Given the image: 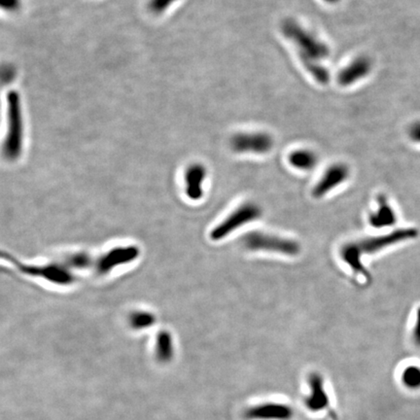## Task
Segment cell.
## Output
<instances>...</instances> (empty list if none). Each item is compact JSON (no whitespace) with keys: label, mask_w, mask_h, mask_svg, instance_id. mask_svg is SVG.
<instances>
[{"label":"cell","mask_w":420,"mask_h":420,"mask_svg":"<svg viewBox=\"0 0 420 420\" xmlns=\"http://www.w3.org/2000/svg\"><path fill=\"white\" fill-rule=\"evenodd\" d=\"M417 234H419V232L414 228H407V229L396 230V231L383 234V236L368 237V239L352 241V243L345 244L341 248V257L356 274L370 279L369 272L363 265V256L372 255V254L379 252L394 244L414 239Z\"/></svg>","instance_id":"cell-1"},{"label":"cell","mask_w":420,"mask_h":420,"mask_svg":"<svg viewBox=\"0 0 420 420\" xmlns=\"http://www.w3.org/2000/svg\"><path fill=\"white\" fill-rule=\"evenodd\" d=\"M23 121L22 104L18 92L7 94V132L2 146V153L6 160H18L23 152Z\"/></svg>","instance_id":"cell-2"},{"label":"cell","mask_w":420,"mask_h":420,"mask_svg":"<svg viewBox=\"0 0 420 420\" xmlns=\"http://www.w3.org/2000/svg\"><path fill=\"white\" fill-rule=\"evenodd\" d=\"M282 33L293 42L298 49L299 57L303 61H321L330 56L328 45L318 39L296 21L286 19L281 25Z\"/></svg>","instance_id":"cell-3"},{"label":"cell","mask_w":420,"mask_h":420,"mask_svg":"<svg viewBox=\"0 0 420 420\" xmlns=\"http://www.w3.org/2000/svg\"><path fill=\"white\" fill-rule=\"evenodd\" d=\"M243 243L251 251H266L286 256H296L301 252L298 241L262 232H249L243 237Z\"/></svg>","instance_id":"cell-4"},{"label":"cell","mask_w":420,"mask_h":420,"mask_svg":"<svg viewBox=\"0 0 420 420\" xmlns=\"http://www.w3.org/2000/svg\"><path fill=\"white\" fill-rule=\"evenodd\" d=\"M261 216H262V208L260 206L254 203H244L232 211L231 214L227 216L211 231L210 239L214 241H221L239 228L259 219Z\"/></svg>","instance_id":"cell-5"},{"label":"cell","mask_w":420,"mask_h":420,"mask_svg":"<svg viewBox=\"0 0 420 420\" xmlns=\"http://www.w3.org/2000/svg\"><path fill=\"white\" fill-rule=\"evenodd\" d=\"M0 258L9 261L12 264H15L14 266L18 268L19 270L22 272L23 274L42 277V279L59 284V286H70L74 281V277L70 270L66 269L65 266L51 264L40 267V266L21 264L18 260L12 257L9 254L2 252V251H0Z\"/></svg>","instance_id":"cell-6"},{"label":"cell","mask_w":420,"mask_h":420,"mask_svg":"<svg viewBox=\"0 0 420 420\" xmlns=\"http://www.w3.org/2000/svg\"><path fill=\"white\" fill-rule=\"evenodd\" d=\"M230 146L236 153L266 154L274 146V139L266 132H241L230 140Z\"/></svg>","instance_id":"cell-7"},{"label":"cell","mask_w":420,"mask_h":420,"mask_svg":"<svg viewBox=\"0 0 420 420\" xmlns=\"http://www.w3.org/2000/svg\"><path fill=\"white\" fill-rule=\"evenodd\" d=\"M139 248L134 246L112 248L97 260V272L99 275L108 274L115 268L134 262L139 258Z\"/></svg>","instance_id":"cell-8"},{"label":"cell","mask_w":420,"mask_h":420,"mask_svg":"<svg viewBox=\"0 0 420 420\" xmlns=\"http://www.w3.org/2000/svg\"><path fill=\"white\" fill-rule=\"evenodd\" d=\"M350 177V168L345 163H334L325 172L312 190L314 198H323Z\"/></svg>","instance_id":"cell-9"},{"label":"cell","mask_w":420,"mask_h":420,"mask_svg":"<svg viewBox=\"0 0 420 420\" xmlns=\"http://www.w3.org/2000/svg\"><path fill=\"white\" fill-rule=\"evenodd\" d=\"M293 415L290 406L280 403H266L246 412V419L251 420H290Z\"/></svg>","instance_id":"cell-10"},{"label":"cell","mask_w":420,"mask_h":420,"mask_svg":"<svg viewBox=\"0 0 420 420\" xmlns=\"http://www.w3.org/2000/svg\"><path fill=\"white\" fill-rule=\"evenodd\" d=\"M372 59L367 56H360L353 59L350 65L339 71L338 82L341 86L348 87L360 81L371 73Z\"/></svg>","instance_id":"cell-11"},{"label":"cell","mask_w":420,"mask_h":420,"mask_svg":"<svg viewBox=\"0 0 420 420\" xmlns=\"http://www.w3.org/2000/svg\"><path fill=\"white\" fill-rule=\"evenodd\" d=\"M208 170L201 163L189 166L184 174L185 193L192 201H199L203 197V183H205Z\"/></svg>","instance_id":"cell-12"},{"label":"cell","mask_w":420,"mask_h":420,"mask_svg":"<svg viewBox=\"0 0 420 420\" xmlns=\"http://www.w3.org/2000/svg\"><path fill=\"white\" fill-rule=\"evenodd\" d=\"M310 395L306 399V406L312 412H320L329 407L328 394L325 390L324 379L318 372H312L308 377Z\"/></svg>","instance_id":"cell-13"},{"label":"cell","mask_w":420,"mask_h":420,"mask_svg":"<svg viewBox=\"0 0 420 420\" xmlns=\"http://www.w3.org/2000/svg\"><path fill=\"white\" fill-rule=\"evenodd\" d=\"M377 203H379L377 210L370 215V224L377 229L393 226L397 221V217H396L395 211L389 205L386 197L381 194Z\"/></svg>","instance_id":"cell-14"},{"label":"cell","mask_w":420,"mask_h":420,"mask_svg":"<svg viewBox=\"0 0 420 420\" xmlns=\"http://www.w3.org/2000/svg\"><path fill=\"white\" fill-rule=\"evenodd\" d=\"M156 357L161 363H168L172 361L174 356V343H173L172 334L167 330L159 332L156 339Z\"/></svg>","instance_id":"cell-15"},{"label":"cell","mask_w":420,"mask_h":420,"mask_svg":"<svg viewBox=\"0 0 420 420\" xmlns=\"http://www.w3.org/2000/svg\"><path fill=\"white\" fill-rule=\"evenodd\" d=\"M289 163L297 170H310L317 165V156L314 152L308 149H300L292 152L289 156Z\"/></svg>","instance_id":"cell-16"},{"label":"cell","mask_w":420,"mask_h":420,"mask_svg":"<svg viewBox=\"0 0 420 420\" xmlns=\"http://www.w3.org/2000/svg\"><path fill=\"white\" fill-rule=\"evenodd\" d=\"M157 319L154 313L146 310H135L129 317L130 326L134 330H146L151 328L156 323Z\"/></svg>","instance_id":"cell-17"},{"label":"cell","mask_w":420,"mask_h":420,"mask_svg":"<svg viewBox=\"0 0 420 420\" xmlns=\"http://www.w3.org/2000/svg\"><path fill=\"white\" fill-rule=\"evenodd\" d=\"M66 262L73 269H87L92 266V258L88 254L75 253L66 257Z\"/></svg>","instance_id":"cell-18"},{"label":"cell","mask_w":420,"mask_h":420,"mask_svg":"<svg viewBox=\"0 0 420 420\" xmlns=\"http://www.w3.org/2000/svg\"><path fill=\"white\" fill-rule=\"evenodd\" d=\"M403 383L410 388H420V368L410 366L403 372Z\"/></svg>","instance_id":"cell-19"},{"label":"cell","mask_w":420,"mask_h":420,"mask_svg":"<svg viewBox=\"0 0 420 420\" xmlns=\"http://www.w3.org/2000/svg\"><path fill=\"white\" fill-rule=\"evenodd\" d=\"M178 0H149L148 8L153 14H162Z\"/></svg>","instance_id":"cell-20"},{"label":"cell","mask_w":420,"mask_h":420,"mask_svg":"<svg viewBox=\"0 0 420 420\" xmlns=\"http://www.w3.org/2000/svg\"><path fill=\"white\" fill-rule=\"evenodd\" d=\"M21 7H22V0H0L1 10L14 13L20 10Z\"/></svg>","instance_id":"cell-21"},{"label":"cell","mask_w":420,"mask_h":420,"mask_svg":"<svg viewBox=\"0 0 420 420\" xmlns=\"http://www.w3.org/2000/svg\"><path fill=\"white\" fill-rule=\"evenodd\" d=\"M409 137L412 141L420 143V122H414L409 128Z\"/></svg>","instance_id":"cell-22"},{"label":"cell","mask_w":420,"mask_h":420,"mask_svg":"<svg viewBox=\"0 0 420 420\" xmlns=\"http://www.w3.org/2000/svg\"><path fill=\"white\" fill-rule=\"evenodd\" d=\"M414 339L415 343L420 346V308L417 312V321H415L414 330Z\"/></svg>","instance_id":"cell-23"},{"label":"cell","mask_w":420,"mask_h":420,"mask_svg":"<svg viewBox=\"0 0 420 420\" xmlns=\"http://www.w3.org/2000/svg\"><path fill=\"white\" fill-rule=\"evenodd\" d=\"M323 1L327 2V3L334 4L338 3L339 0H323Z\"/></svg>","instance_id":"cell-24"}]
</instances>
